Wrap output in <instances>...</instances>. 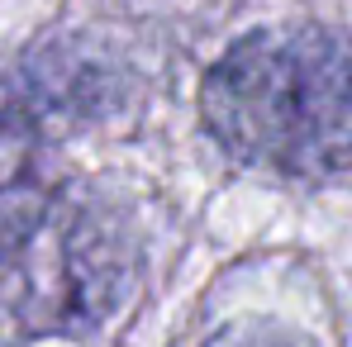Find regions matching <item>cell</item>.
I'll use <instances>...</instances> for the list:
<instances>
[{"label":"cell","instance_id":"cell-2","mask_svg":"<svg viewBox=\"0 0 352 347\" xmlns=\"http://www.w3.org/2000/svg\"><path fill=\"white\" fill-rule=\"evenodd\" d=\"M138 238L119 200L62 186L29 238L0 257V343L81 338L119 309Z\"/></svg>","mask_w":352,"mask_h":347},{"label":"cell","instance_id":"cell-1","mask_svg":"<svg viewBox=\"0 0 352 347\" xmlns=\"http://www.w3.org/2000/svg\"><path fill=\"white\" fill-rule=\"evenodd\" d=\"M210 138L295 181L352 172V38L324 24L257 29L200 81Z\"/></svg>","mask_w":352,"mask_h":347},{"label":"cell","instance_id":"cell-4","mask_svg":"<svg viewBox=\"0 0 352 347\" xmlns=\"http://www.w3.org/2000/svg\"><path fill=\"white\" fill-rule=\"evenodd\" d=\"M205 347H314V343L286 324H272V319H238V324H224Z\"/></svg>","mask_w":352,"mask_h":347},{"label":"cell","instance_id":"cell-3","mask_svg":"<svg viewBox=\"0 0 352 347\" xmlns=\"http://www.w3.org/2000/svg\"><path fill=\"white\" fill-rule=\"evenodd\" d=\"M43 91L0 76V257L14 252L58 200V153L48 133Z\"/></svg>","mask_w":352,"mask_h":347}]
</instances>
